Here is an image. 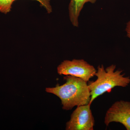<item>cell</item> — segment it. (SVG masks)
I'll use <instances>...</instances> for the list:
<instances>
[{
    "instance_id": "obj_3",
    "label": "cell",
    "mask_w": 130,
    "mask_h": 130,
    "mask_svg": "<svg viewBox=\"0 0 130 130\" xmlns=\"http://www.w3.org/2000/svg\"><path fill=\"white\" fill-rule=\"evenodd\" d=\"M57 71L60 75H71L87 82L97 71L93 66L83 59L64 61L58 66Z\"/></svg>"
},
{
    "instance_id": "obj_2",
    "label": "cell",
    "mask_w": 130,
    "mask_h": 130,
    "mask_svg": "<svg viewBox=\"0 0 130 130\" xmlns=\"http://www.w3.org/2000/svg\"><path fill=\"white\" fill-rule=\"evenodd\" d=\"M116 67L115 65H112L106 70L103 65L98 67L95 74L97 79L95 81H89L88 84L90 92V105L96 98L106 92L110 93L115 87L124 88L130 83V77L125 76L121 70L115 71Z\"/></svg>"
},
{
    "instance_id": "obj_1",
    "label": "cell",
    "mask_w": 130,
    "mask_h": 130,
    "mask_svg": "<svg viewBox=\"0 0 130 130\" xmlns=\"http://www.w3.org/2000/svg\"><path fill=\"white\" fill-rule=\"evenodd\" d=\"M64 78L66 83L63 85L57 84L55 87L46 88L47 93L54 94L60 99L63 109L70 110L75 106L89 104L90 92L87 82L71 75H67Z\"/></svg>"
},
{
    "instance_id": "obj_4",
    "label": "cell",
    "mask_w": 130,
    "mask_h": 130,
    "mask_svg": "<svg viewBox=\"0 0 130 130\" xmlns=\"http://www.w3.org/2000/svg\"><path fill=\"white\" fill-rule=\"evenodd\" d=\"M94 120L90 105L77 106L66 124L67 130H93Z\"/></svg>"
},
{
    "instance_id": "obj_6",
    "label": "cell",
    "mask_w": 130,
    "mask_h": 130,
    "mask_svg": "<svg viewBox=\"0 0 130 130\" xmlns=\"http://www.w3.org/2000/svg\"><path fill=\"white\" fill-rule=\"evenodd\" d=\"M96 0H71L69 6L70 21L75 27L78 26V18L84 5L86 2L95 3Z\"/></svg>"
},
{
    "instance_id": "obj_9",
    "label": "cell",
    "mask_w": 130,
    "mask_h": 130,
    "mask_svg": "<svg viewBox=\"0 0 130 130\" xmlns=\"http://www.w3.org/2000/svg\"><path fill=\"white\" fill-rule=\"evenodd\" d=\"M126 31L127 32V36L130 38V21H129L126 24Z\"/></svg>"
},
{
    "instance_id": "obj_7",
    "label": "cell",
    "mask_w": 130,
    "mask_h": 130,
    "mask_svg": "<svg viewBox=\"0 0 130 130\" xmlns=\"http://www.w3.org/2000/svg\"><path fill=\"white\" fill-rule=\"evenodd\" d=\"M13 0H0V12L7 14L11 11Z\"/></svg>"
},
{
    "instance_id": "obj_5",
    "label": "cell",
    "mask_w": 130,
    "mask_h": 130,
    "mask_svg": "<svg viewBox=\"0 0 130 130\" xmlns=\"http://www.w3.org/2000/svg\"><path fill=\"white\" fill-rule=\"evenodd\" d=\"M112 122L121 123L130 130V102L121 101L114 103L107 111L105 119L107 126Z\"/></svg>"
},
{
    "instance_id": "obj_8",
    "label": "cell",
    "mask_w": 130,
    "mask_h": 130,
    "mask_svg": "<svg viewBox=\"0 0 130 130\" xmlns=\"http://www.w3.org/2000/svg\"><path fill=\"white\" fill-rule=\"evenodd\" d=\"M15 1V0H13ZM38 2L41 6L44 7L48 14L53 12V9L50 3V0H35Z\"/></svg>"
}]
</instances>
